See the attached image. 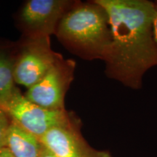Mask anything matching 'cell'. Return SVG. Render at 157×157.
Returning <instances> with one entry per match:
<instances>
[{
    "label": "cell",
    "mask_w": 157,
    "mask_h": 157,
    "mask_svg": "<svg viewBox=\"0 0 157 157\" xmlns=\"http://www.w3.org/2000/svg\"><path fill=\"white\" fill-rule=\"evenodd\" d=\"M109 15L112 42L104 60L105 74L127 88L140 90L149 69L157 66L154 35V2L96 0Z\"/></svg>",
    "instance_id": "cell-1"
},
{
    "label": "cell",
    "mask_w": 157,
    "mask_h": 157,
    "mask_svg": "<svg viewBox=\"0 0 157 157\" xmlns=\"http://www.w3.org/2000/svg\"><path fill=\"white\" fill-rule=\"evenodd\" d=\"M56 35L67 50L89 61H104L112 42L109 15L96 0L76 1L59 23Z\"/></svg>",
    "instance_id": "cell-2"
},
{
    "label": "cell",
    "mask_w": 157,
    "mask_h": 157,
    "mask_svg": "<svg viewBox=\"0 0 157 157\" xmlns=\"http://www.w3.org/2000/svg\"><path fill=\"white\" fill-rule=\"evenodd\" d=\"M50 37L26 38L17 44L13 70L15 83L30 88L63 58L51 48Z\"/></svg>",
    "instance_id": "cell-3"
},
{
    "label": "cell",
    "mask_w": 157,
    "mask_h": 157,
    "mask_svg": "<svg viewBox=\"0 0 157 157\" xmlns=\"http://www.w3.org/2000/svg\"><path fill=\"white\" fill-rule=\"evenodd\" d=\"M2 110L12 121L39 140L48 131L77 119L73 112L44 109L26 99L17 89Z\"/></svg>",
    "instance_id": "cell-4"
},
{
    "label": "cell",
    "mask_w": 157,
    "mask_h": 157,
    "mask_svg": "<svg viewBox=\"0 0 157 157\" xmlns=\"http://www.w3.org/2000/svg\"><path fill=\"white\" fill-rule=\"evenodd\" d=\"M76 67L73 59L61 58L40 81L29 88L25 98L44 109L65 110V98L74 78Z\"/></svg>",
    "instance_id": "cell-5"
},
{
    "label": "cell",
    "mask_w": 157,
    "mask_h": 157,
    "mask_svg": "<svg viewBox=\"0 0 157 157\" xmlns=\"http://www.w3.org/2000/svg\"><path fill=\"white\" fill-rule=\"evenodd\" d=\"M76 1L30 0L20 12L18 22L23 37H50L56 34L58 24Z\"/></svg>",
    "instance_id": "cell-6"
},
{
    "label": "cell",
    "mask_w": 157,
    "mask_h": 157,
    "mask_svg": "<svg viewBox=\"0 0 157 157\" xmlns=\"http://www.w3.org/2000/svg\"><path fill=\"white\" fill-rule=\"evenodd\" d=\"M81 127L77 118L68 124L50 129L40 141L56 157H112L109 151L90 146L82 136Z\"/></svg>",
    "instance_id": "cell-7"
},
{
    "label": "cell",
    "mask_w": 157,
    "mask_h": 157,
    "mask_svg": "<svg viewBox=\"0 0 157 157\" xmlns=\"http://www.w3.org/2000/svg\"><path fill=\"white\" fill-rule=\"evenodd\" d=\"M5 147L14 157H40L43 145L34 135L11 120L6 137Z\"/></svg>",
    "instance_id": "cell-8"
},
{
    "label": "cell",
    "mask_w": 157,
    "mask_h": 157,
    "mask_svg": "<svg viewBox=\"0 0 157 157\" xmlns=\"http://www.w3.org/2000/svg\"><path fill=\"white\" fill-rule=\"evenodd\" d=\"M17 44H0V108L2 109L17 90L15 86L14 64Z\"/></svg>",
    "instance_id": "cell-9"
},
{
    "label": "cell",
    "mask_w": 157,
    "mask_h": 157,
    "mask_svg": "<svg viewBox=\"0 0 157 157\" xmlns=\"http://www.w3.org/2000/svg\"><path fill=\"white\" fill-rule=\"evenodd\" d=\"M8 115L0 108V149L5 147L6 137L11 121Z\"/></svg>",
    "instance_id": "cell-10"
},
{
    "label": "cell",
    "mask_w": 157,
    "mask_h": 157,
    "mask_svg": "<svg viewBox=\"0 0 157 157\" xmlns=\"http://www.w3.org/2000/svg\"><path fill=\"white\" fill-rule=\"evenodd\" d=\"M155 8H156V13H155V17L154 21V35L155 40L157 43V1L154 2Z\"/></svg>",
    "instance_id": "cell-11"
},
{
    "label": "cell",
    "mask_w": 157,
    "mask_h": 157,
    "mask_svg": "<svg viewBox=\"0 0 157 157\" xmlns=\"http://www.w3.org/2000/svg\"><path fill=\"white\" fill-rule=\"evenodd\" d=\"M0 157H14L11 152L6 147H3L0 149Z\"/></svg>",
    "instance_id": "cell-12"
},
{
    "label": "cell",
    "mask_w": 157,
    "mask_h": 157,
    "mask_svg": "<svg viewBox=\"0 0 157 157\" xmlns=\"http://www.w3.org/2000/svg\"><path fill=\"white\" fill-rule=\"evenodd\" d=\"M40 157H56V156H55L52 153H51L48 148H45V147L43 146L42 154H41Z\"/></svg>",
    "instance_id": "cell-13"
}]
</instances>
